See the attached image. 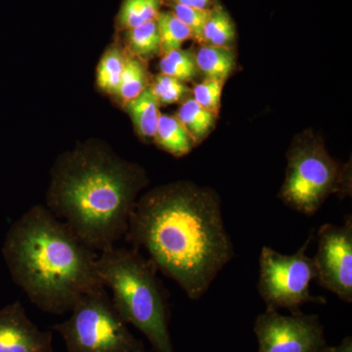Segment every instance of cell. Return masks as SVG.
Instances as JSON below:
<instances>
[{"label": "cell", "mask_w": 352, "mask_h": 352, "mask_svg": "<svg viewBox=\"0 0 352 352\" xmlns=\"http://www.w3.org/2000/svg\"><path fill=\"white\" fill-rule=\"evenodd\" d=\"M124 239L144 249L157 270L200 300L234 258L214 191L175 182L148 192L132 212Z\"/></svg>", "instance_id": "6da1fadb"}, {"label": "cell", "mask_w": 352, "mask_h": 352, "mask_svg": "<svg viewBox=\"0 0 352 352\" xmlns=\"http://www.w3.org/2000/svg\"><path fill=\"white\" fill-rule=\"evenodd\" d=\"M2 256L14 283L46 314H67L80 296L104 286L98 252L43 206L30 208L10 226Z\"/></svg>", "instance_id": "7a4b0ae2"}, {"label": "cell", "mask_w": 352, "mask_h": 352, "mask_svg": "<svg viewBox=\"0 0 352 352\" xmlns=\"http://www.w3.org/2000/svg\"><path fill=\"white\" fill-rule=\"evenodd\" d=\"M146 184L145 173L136 164L98 148L78 150L55 166L47 208L99 254L124 238Z\"/></svg>", "instance_id": "3957f363"}, {"label": "cell", "mask_w": 352, "mask_h": 352, "mask_svg": "<svg viewBox=\"0 0 352 352\" xmlns=\"http://www.w3.org/2000/svg\"><path fill=\"white\" fill-rule=\"evenodd\" d=\"M96 266L102 283L112 292L111 300L122 318L147 338L155 352H175L168 292L151 259L133 248L113 245L99 252Z\"/></svg>", "instance_id": "277c9868"}, {"label": "cell", "mask_w": 352, "mask_h": 352, "mask_svg": "<svg viewBox=\"0 0 352 352\" xmlns=\"http://www.w3.org/2000/svg\"><path fill=\"white\" fill-rule=\"evenodd\" d=\"M69 312L66 321L52 327L63 338L67 352H150L132 335L105 286L80 296Z\"/></svg>", "instance_id": "5b68a950"}, {"label": "cell", "mask_w": 352, "mask_h": 352, "mask_svg": "<svg viewBox=\"0 0 352 352\" xmlns=\"http://www.w3.org/2000/svg\"><path fill=\"white\" fill-rule=\"evenodd\" d=\"M340 170L323 143L315 138L296 141L288 154V168L279 197L305 215L318 212L329 195L339 188Z\"/></svg>", "instance_id": "8992f818"}, {"label": "cell", "mask_w": 352, "mask_h": 352, "mask_svg": "<svg viewBox=\"0 0 352 352\" xmlns=\"http://www.w3.org/2000/svg\"><path fill=\"white\" fill-rule=\"evenodd\" d=\"M312 238L311 232L294 254H281L270 247L261 249L258 289L266 309H288L294 314L307 303H327L324 296L310 293V284L316 279L314 259L307 254Z\"/></svg>", "instance_id": "52a82bcc"}, {"label": "cell", "mask_w": 352, "mask_h": 352, "mask_svg": "<svg viewBox=\"0 0 352 352\" xmlns=\"http://www.w3.org/2000/svg\"><path fill=\"white\" fill-rule=\"evenodd\" d=\"M254 332L258 352H328L324 327L318 315H283L266 309L256 317Z\"/></svg>", "instance_id": "ba28073f"}, {"label": "cell", "mask_w": 352, "mask_h": 352, "mask_svg": "<svg viewBox=\"0 0 352 352\" xmlns=\"http://www.w3.org/2000/svg\"><path fill=\"white\" fill-rule=\"evenodd\" d=\"M314 259L316 279L340 300L352 302V219L342 226L323 224L317 232Z\"/></svg>", "instance_id": "9c48e42d"}, {"label": "cell", "mask_w": 352, "mask_h": 352, "mask_svg": "<svg viewBox=\"0 0 352 352\" xmlns=\"http://www.w3.org/2000/svg\"><path fill=\"white\" fill-rule=\"evenodd\" d=\"M52 331H41L17 300L0 308V352H53Z\"/></svg>", "instance_id": "30bf717a"}, {"label": "cell", "mask_w": 352, "mask_h": 352, "mask_svg": "<svg viewBox=\"0 0 352 352\" xmlns=\"http://www.w3.org/2000/svg\"><path fill=\"white\" fill-rule=\"evenodd\" d=\"M126 108L139 135L154 138L161 113L159 101L151 88H146L142 94L126 103Z\"/></svg>", "instance_id": "8fae6325"}, {"label": "cell", "mask_w": 352, "mask_h": 352, "mask_svg": "<svg viewBox=\"0 0 352 352\" xmlns=\"http://www.w3.org/2000/svg\"><path fill=\"white\" fill-rule=\"evenodd\" d=\"M155 141L162 149L175 157L188 154L193 147V139L176 117L160 116Z\"/></svg>", "instance_id": "7c38bea8"}, {"label": "cell", "mask_w": 352, "mask_h": 352, "mask_svg": "<svg viewBox=\"0 0 352 352\" xmlns=\"http://www.w3.org/2000/svg\"><path fill=\"white\" fill-rule=\"evenodd\" d=\"M195 60L199 71L206 76V80L224 82L235 66V55L230 48L208 44L197 51Z\"/></svg>", "instance_id": "4fadbf2b"}, {"label": "cell", "mask_w": 352, "mask_h": 352, "mask_svg": "<svg viewBox=\"0 0 352 352\" xmlns=\"http://www.w3.org/2000/svg\"><path fill=\"white\" fill-rule=\"evenodd\" d=\"M215 117V113L201 107L193 98L185 101L176 116L194 142H199L208 135L214 126Z\"/></svg>", "instance_id": "5bb4252c"}, {"label": "cell", "mask_w": 352, "mask_h": 352, "mask_svg": "<svg viewBox=\"0 0 352 352\" xmlns=\"http://www.w3.org/2000/svg\"><path fill=\"white\" fill-rule=\"evenodd\" d=\"M126 41L132 56L138 59H150L161 52L156 20L127 30Z\"/></svg>", "instance_id": "9a60e30c"}, {"label": "cell", "mask_w": 352, "mask_h": 352, "mask_svg": "<svg viewBox=\"0 0 352 352\" xmlns=\"http://www.w3.org/2000/svg\"><path fill=\"white\" fill-rule=\"evenodd\" d=\"M235 36V25L228 13L220 6L212 9V13L204 27L201 43L208 45L229 47Z\"/></svg>", "instance_id": "2e32d148"}, {"label": "cell", "mask_w": 352, "mask_h": 352, "mask_svg": "<svg viewBox=\"0 0 352 352\" xmlns=\"http://www.w3.org/2000/svg\"><path fill=\"white\" fill-rule=\"evenodd\" d=\"M156 22L161 41V53L164 55L173 50H182L183 43L193 38L189 28L173 12H160Z\"/></svg>", "instance_id": "e0dca14e"}, {"label": "cell", "mask_w": 352, "mask_h": 352, "mask_svg": "<svg viewBox=\"0 0 352 352\" xmlns=\"http://www.w3.org/2000/svg\"><path fill=\"white\" fill-rule=\"evenodd\" d=\"M147 87V69L142 60L132 55L126 56L117 96L126 105L132 99L142 94Z\"/></svg>", "instance_id": "ac0fdd59"}, {"label": "cell", "mask_w": 352, "mask_h": 352, "mask_svg": "<svg viewBox=\"0 0 352 352\" xmlns=\"http://www.w3.org/2000/svg\"><path fill=\"white\" fill-rule=\"evenodd\" d=\"M164 0H124L119 13V24L131 30L157 19Z\"/></svg>", "instance_id": "d6986e66"}, {"label": "cell", "mask_w": 352, "mask_h": 352, "mask_svg": "<svg viewBox=\"0 0 352 352\" xmlns=\"http://www.w3.org/2000/svg\"><path fill=\"white\" fill-rule=\"evenodd\" d=\"M124 61L126 56L120 48H110L104 54L97 68V85L100 89L109 94H118Z\"/></svg>", "instance_id": "ffe728a7"}, {"label": "cell", "mask_w": 352, "mask_h": 352, "mask_svg": "<svg viewBox=\"0 0 352 352\" xmlns=\"http://www.w3.org/2000/svg\"><path fill=\"white\" fill-rule=\"evenodd\" d=\"M163 75L173 76L183 82H192L198 75L195 54L189 50H177L166 53L160 62Z\"/></svg>", "instance_id": "44dd1931"}, {"label": "cell", "mask_w": 352, "mask_h": 352, "mask_svg": "<svg viewBox=\"0 0 352 352\" xmlns=\"http://www.w3.org/2000/svg\"><path fill=\"white\" fill-rule=\"evenodd\" d=\"M150 88L159 101L160 105L164 106L178 103L184 99L190 91L185 82L163 74L156 76Z\"/></svg>", "instance_id": "7402d4cb"}, {"label": "cell", "mask_w": 352, "mask_h": 352, "mask_svg": "<svg viewBox=\"0 0 352 352\" xmlns=\"http://www.w3.org/2000/svg\"><path fill=\"white\" fill-rule=\"evenodd\" d=\"M173 12L176 17L189 28L193 34V38L200 41L204 27L212 13V9H197L192 7L171 3Z\"/></svg>", "instance_id": "603a6c76"}, {"label": "cell", "mask_w": 352, "mask_h": 352, "mask_svg": "<svg viewBox=\"0 0 352 352\" xmlns=\"http://www.w3.org/2000/svg\"><path fill=\"white\" fill-rule=\"evenodd\" d=\"M223 82L205 80L197 85L193 90L194 100L206 110L215 113L219 111Z\"/></svg>", "instance_id": "cb8c5ba5"}, {"label": "cell", "mask_w": 352, "mask_h": 352, "mask_svg": "<svg viewBox=\"0 0 352 352\" xmlns=\"http://www.w3.org/2000/svg\"><path fill=\"white\" fill-rule=\"evenodd\" d=\"M171 3L197 9H210L212 0H170Z\"/></svg>", "instance_id": "d4e9b609"}, {"label": "cell", "mask_w": 352, "mask_h": 352, "mask_svg": "<svg viewBox=\"0 0 352 352\" xmlns=\"http://www.w3.org/2000/svg\"><path fill=\"white\" fill-rule=\"evenodd\" d=\"M328 352H352L351 337L344 338L339 346L329 347Z\"/></svg>", "instance_id": "484cf974"}]
</instances>
